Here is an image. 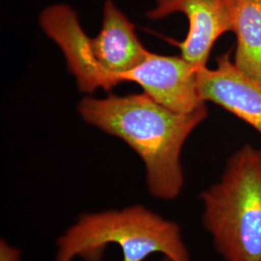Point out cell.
I'll return each mask as SVG.
<instances>
[{
  "label": "cell",
  "mask_w": 261,
  "mask_h": 261,
  "mask_svg": "<svg viewBox=\"0 0 261 261\" xmlns=\"http://www.w3.org/2000/svg\"><path fill=\"white\" fill-rule=\"evenodd\" d=\"M84 121L124 140L144 164L149 193L161 200L181 194V153L187 139L208 115L205 105L190 113L172 112L146 93L85 98L79 105Z\"/></svg>",
  "instance_id": "1"
},
{
  "label": "cell",
  "mask_w": 261,
  "mask_h": 261,
  "mask_svg": "<svg viewBox=\"0 0 261 261\" xmlns=\"http://www.w3.org/2000/svg\"><path fill=\"white\" fill-rule=\"evenodd\" d=\"M111 245L123 261H144L161 253L171 261H191L179 224L144 205L81 214L56 241L55 261H101Z\"/></svg>",
  "instance_id": "2"
},
{
  "label": "cell",
  "mask_w": 261,
  "mask_h": 261,
  "mask_svg": "<svg viewBox=\"0 0 261 261\" xmlns=\"http://www.w3.org/2000/svg\"><path fill=\"white\" fill-rule=\"evenodd\" d=\"M201 221L224 261H261V149L246 144L200 195Z\"/></svg>",
  "instance_id": "3"
},
{
  "label": "cell",
  "mask_w": 261,
  "mask_h": 261,
  "mask_svg": "<svg viewBox=\"0 0 261 261\" xmlns=\"http://www.w3.org/2000/svg\"><path fill=\"white\" fill-rule=\"evenodd\" d=\"M240 0H157L147 12L150 19H161L182 13L189 21L185 40L177 43L181 56L196 69L207 67L218 39L233 32Z\"/></svg>",
  "instance_id": "4"
},
{
  "label": "cell",
  "mask_w": 261,
  "mask_h": 261,
  "mask_svg": "<svg viewBox=\"0 0 261 261\" xmlns=\"http://www.w3.org/2000/svg\"><path fill=\"white\" fill-rule=\"evenodd\" d=\"M197 70L182 56L149 51L140 65L121 75L120 82L139 84L144 93L172 112L190 113L206 103L197 93Z\"/></svg>",
  "instance_id": "5"
},
{
  "label": "cell",
  "mask_w": 261,
  "mask_h": 261,
  "mask_svg": "<svg viewBox=\"0 0 261 261\" xmlns=\"http://www.w3.org/2000/svg\"><path fill=\"white\" fill-rule=\"evenodd\" d=\"M215 69L196 72L197 93L202 102H212L240 118L261 135V82L243 74L230 54L217 57Z\"/></svg>",
  "instance_id": "6"
},
{
  "label": "cell",
  "mask_w": 261,
  "mask_h": 261,
  "mask_svg": "<svg viewBox=\"0 0 261 261\" xmlns=\"http://www.w3.org/2000/svg\"><path fill=\"white\" fill-rule=\"evenodd\" d=\"M90 51L106 90L121 84V75L140 65L149 53L140 43L135 25L112 0L105 3L102 28L90 38Z\"/></svg>",
  "instance_id": "7"
},
{
  "label": "cell",
  "mask_w": 261,
  "mask_h": 261,
  "mask_svg": "<svg viewBox=\"0 0 261 261\" xmlns=\"http://www.w3.org/2000/svg\"><path fill=\"white\" fill-rule=\"evenodd\" d=\"M41 28L64 54L69 71L75 75L79 89L92 93L106 90V83L90 51V38L81 27L74 10L56 4L44 10L40 16Z\"/></svg>",
  "instance_id": "8"
},
{
  "label": "cell",
  "mask_w": 261,
  "mask_h": 261,
  "mask_svg": "<svg viewBox=\"0 0 261 261\" xmlns=\"http://www.w3.org/2000/svg\"><path fill=\"white\" fill-rule=\"evenodd\" d=\"M233 33L234 64L243 74L261 82V0H240Z\"/></svg>",
  "instance_id": "9"
},
{
  "label": "cell",
  "mask_w": 261,
  "mask_h": 261,
  "mask_svg": "<svg viewBox=\"0 0 261 261\" xmlns=\"http://www.w3.org/2000/svg\"><path fill=\"white\" fill-rule=\"evenodd\" d=\"M0 261H21V252L18 248L3 239L0 241Z\"/></svg>",
  "instance_id": "10"
},
{
  "label": "cell",
  "mask_w": 261,
  "mask_h": 261,
  "mask_svg": "<svg viewBox=\"0 0 261 261\" xmlns=\"http://www.w3.org/2000/svg\"><path fill=\"white\" fill-rule=\"evenodd\" d=\"M161 261H171L170 259H168V258H167V257H163L162 259H161Z\"/></svg>",
  "instance_id": "11"
}]
</instances>
